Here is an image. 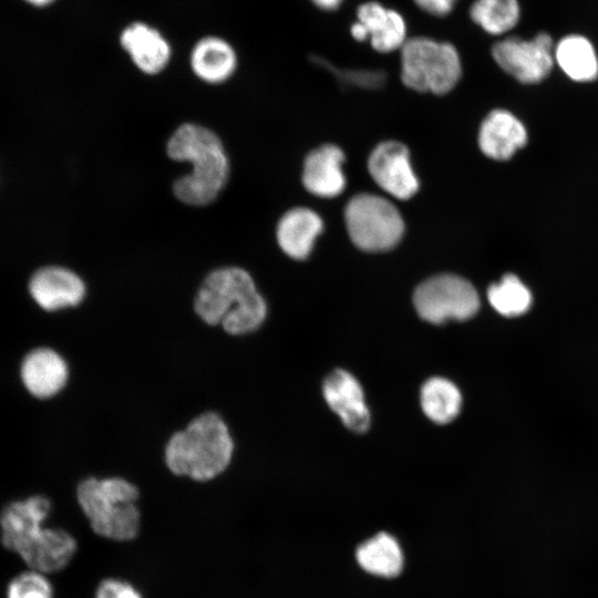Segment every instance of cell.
Here are the masks:
<instances>
[{"label": "cell", "mask_w": 598, "mask_h": 598, "mask_svg": "<svg viewBox=\"0 0 598 598\" xmlns=\"http://www.w3.org/2000/svg\"><path fill=\"white\" fill-rule=\"evenodd\" d=\"M192 308L203 323L220 328L230 337L257 332L268 316L267 302L252 276L238 266L208 272L193 296Z\"/></svg>", "instance_id": "cell-1"}, {"label": "cell", "mask_w": 598, "mask_h": 598, "mask_svg": "<svg viewBox=\"0 0 598 598\" xmlns=\"http://www.w3.org/2000/svg\"><path fill=\"white\" fill-rule=\"evenodd\" d=\"M235 452L236 442L227 421L220 413L207 410L168 437L163 460L173 476L209 483L226 474Z\"/></svg>", "instance_id": "cell-2"}, {"label": "cell", "mask_w": 598, "mask_h": 598, "mask_svg": "<svg viewBox=\"0 0 598 598\" xmlns=\"http://www.w3.org/2000/svg\"><path fill=\"white\" fill-rule=\"evenodd\" d=\"M166 152L169 158L192 165L190 173L173 185L182 203L204 206L218 196L227 182L229 163L220 138L213 131L184 123L169 137Z\"/></svg>", "instance_id": "cell-3"}, {"label": "cell", "mask_w": 598, "mask_h": 598, "mask_svg": "<svg viewBox=\"0 0 598 598\" xmlns=\"http://www.w3.org/2000/svg\"><path fill=\"white\" fill-rule=\"evenodd\" d=\"M140 488L123 475H89L75 488L76 503L92 530L113 542H130L141 528Z\"/></svg>", "instance_id": "cell-4"}, {"label": "cell", "mask_w": 598, "mask_h": 598, "mask_svg": "<svg viewBox=\"0 0 598 598\" xmlns=\"http://www.w3.org/2000/svg\"><path fill=\"white\" fill-rule=\"evenodd\" d=\"M401 50V80L417 92L445 94L458 82L462 73L454 45L425 37L406 39Z\"/></svg>", "instance_id": "cell-5"}, {"label": "cell", "mask_w": 598, "mask_h": 598, "mask_svg": "<svg viewBox=\"0 0 598 598\" xmlns=\"http://www.w3.org/2000/svg\"><path fill=\"white\" fill-rule=\"evenodd\" d=\"M344 221L352 243L367 251L393 248L404 231L398 208L386 198L374 194L353 196L346 206Z\"/></svg>", "instance_id": "cell-6"}, {"label": "cell", "mask_w": 598, "mask_h": 598, "mask_svg": "<svg viewBox=\"0 0 598 598\" xmlns=\"http://www.w3.org/2000/svg\"><path fill=\"white\" fill-rule=\"evenodd\" d=\"M417 315L427 322L466 320L475 316L480 298L474 286L464 278L443 274L420 283L413 295Z\"/></svg>", "instance_id": "cell-7"}, {"label": "cell", "mask_w": 598, "mask_h": 598, "mask_svg": "<svg viewBox=\"0 0 598 598\" xmlns=\"http://www.w3.org/2000/svg\"><path fill=\"white\" fill-rule=\"evenodd\" d=\"M496 63L522 83H537L550 72L554 63L553 41L547 33L532 40L511 37L492 48Z\"/></svg>", "instance_id": "cell-8"}, {"label": "cell", "mask_w": 598, "mask_h": 598, "mask_svg": "<svg viewBox=\"0 0 598 598\" xmlns=\"http://www.w3.org/2000/svg\"><path fill=\"white\" fill-rule=\"evenodd\" d=\"M368 169L373 181L395 198L409 199L419 189L409 150L400 142L386 141L377 145L369 156Z\"/></svg>", "instance_id": "cell-9"}, {"label": "cell", "mask_w": 598, "mask_h": 598, "mask_svg": "<svg viewBox=\"0 0 598 598\" xmlns=\"http://www.w3.org/2000/svg\"><path fill=\"white\" fill-rule=\"evenodd\" d=\"M51 511V501L40 494L8 503L0 513L2 546L17 555L45 526Z\"/></svg>", "instance_id": "cell-10"}, {"label": "cell", "mask_w": 598, "mask_h": 598, "mask_svg": "<svg viewBox=\"0 0 598 598\" xmlns=\"http://www.w3.org/2000/svg\"><path fill=\"white\" fill-rule=\"evenodd\" d=\"M29 291L35 303L48 312L80 306L86 296L83 279L62 266H45L31 277Z\"/></svg>", "instance_id": "cell-11"}, {"label": "cell", "mask_w": 598, "mask_h": 598, "mask_svg": "<svg viewBox=\"0 0 598 598\" xmlns=\"http://www.w3.org/2000/svg\"><path fill=\"white\" fill-rule=\"evenodd\" d=\"M120 45L134 65L145 74L162 72L171 61L172 45L154 25L144 21L126 24L120 33Z\"/></svg>", "instance_id": "cell-12"}, {"label": "cell", "mask_w": 598, "mask_h": 598, "mask_svg": "<svg viewBox=\"0 0 598 598\" xmlns=\"http://www.w3.org/2000/svg\"><path fill=\"white\" fill-rule=\"evenodd\" d=\"M78 550L74 536L59 527H42L17 554L28 568L45 575L66 568Z\"/></svg>", "instance_id": "cell-13"}, {"label": "cell", "mask_w": 598, "mask_h": 598, "mask_svg": "<svg viewBox=\"0 0 598 598\" xmlns=\"http://www.w3.org/2000/svg\"><path fill=\"white\" fill-rule=\"evenodd\" d=\"M20 373L29 393L38 399H50L66 386L70 368L58 351L41 347L33 349L23 358Z\"/></svg>", "instance_id": "cell-14"}, {"label": "cell", "mask_w": 598, "mask_h": 598, "mask_svg": "<svg viewBox=\"0 0 598 598\" xmlns=\"http://www.w3.org/2000/svg\"><path fill=\"white\" fill-rule=\"evenodd\" d=\"M323 396L349 430L363 433L369 429L370 413L363 391L352 374L341 369L331 372L323 382Z\"/></svg>", "instance_id": "cell-15"}, {"label": "cell", "mask_w": 598, "mask_h": 598, "mask_svg": "<svg viewBox=\"0 0 598 598\" xmlns=\"http://www.w3.org/2000/svg\"><path fill=\"white\" fill-rule=\"evenodd\" d=\"M344 154L340 147L326 144L310 152L303 163L302 183L308 192L319 197H334L346 186L342 171Z\"/></svg>", "instance_id": "cell-16"}, {"label": "cell", "mask_w": 598, "mask_h": 598, "mask_svg": "<svg viewBox=\"0 0 598 598\" xmlns=\"http://www.w3.org/2000/svg\"><path fill=\"white\" fill-rule=\"evenodd\" d=\"M238 58L234 47L216 34L199 38L189 54L193 73L203 82L219 84L227 81L236 71Z\"/></svg>", "instance_id": "cell-17"}, {"label": "cell", "mask_w": 598, "mask_h": 598, "mask_svg": "<svg viewBox=\"0 0 598 598\" xmlns=\"http://www.w3.org/2000/svg\"><path fill=\"white\" fill-rule=\"evenodd\" d=\"M527 141L524 125L509 112L495 110L482 122L478 133L481 151L488 157L503 161Z\"/></svg>", "instance_id": "cell-18"}, {"label": "cell", "mask_w": 598, "mask_h": 598, "mask_svg": "<svg viewBox=\"0 0 598 598\" xmlns=\"http://www.w3.org/2000/svg\"><path fill=\"white\" fill-rule=\"evenodd\" d=\"M322 228L323 223L317 213L307 207H295L279 219L276 237L287 256L302 260L311 252Z\"/></svg>", "instance_id": "cell-19"}, {"label": "cell", "mask_w": 598, "mask_h": 598, "mask_svg": "<svg viewBox=\"0 0 598 598\" xmlns=\"http://www.w3.org/2000/svg\"><path fill=\"white\" fill-rule=\"evenodd\" d=\"M357 18L378 52L388 53L401 49L406 41L405 21L395 10L369 1L358 8Z\"/></svg>", "instance_id": "cell-20"}, {"label": "cell", "mask_w": 598, "mask_h": 598, "mask_svg": "<svg viewBox=\"0 0 598 598\" xmlns=\"http://www.w3.org/2000/svg\"><path fill=\"white\" fill-rule=\"evenodd\" d=\"M355 558L363 570L378 577H395L403 568L401 546L388 533L377 534L359 545Z\"/></svg>", "instance_id": "cell-21"}, {"label": "cell", "mask_w": 598, "mask_h": 598, "mask_svg": "<svg viewBox=\"0 0 598 598\" xmlns=\"http://www.w3.org/2000/svg\"><path fill=\"white\" fill-rule=\"evenodd\" d=\"M555 59L560 69L578 82L592 81L598 75V60L590 41L578 34L563 38L556 49Z\"/></svg>", "instance_id": "cell-22"}, {"label": "cell", "mask_w": 598, "mask_h": 598, "mask_svg": "<svg viewBox=\"0 0 598 598\" xmlns=\"http://www.w3.org/2000/svg\"><path fill=\"white\" fill-rule=\"evenodd\" d=\"M421 405L426 416L435 423L445 424L460 413L462 396L450 380L435 377L429 379L421 389Z\"/></svg>", "instance_id": "cell-23"}, {"label": "cell", "mask_w": 598, "mask_h": 598, "mask_svg": "<svg viewBox=\"0 0 598 598\" xmlns=\"http://www.w3.org/2000/svg\"><path fill=\"white\" fill-rule=\"evenodd\" d=\"M472 20L489 34H502L519 19L517 0H476L471 9Z\"/></svg>", "instance_id": "cell-24"}, {"label": "cell", "mask_w": 598, "mask_h": 598, "mask_svg": "<svg viewBox=\"0 0 598 598\" xmlns=\"http://www.w3.org/2000/svg\"><path fill=\"white\" fill-rule=\"evenodd\" d=\"M491 306L506 317L525 313L532 305V293L519 278L512 274L505 275L499 282L487 290Z\"/></svg>", "instance_id": "cell-25"}, {"label": "cell", "mask_w": 598, "mask_h": 598, "mask_svg": "<svg viewBox=\"0 0 598 598\" xmlns=\"http://www.w3.org/2000/svg\"><path fill=\"white\" fill-rule=\"evenodd\" d=\"M48 576L27 568L8 582L6 598H54V587Z\"/></svg>", "instance_id": "cell-26"}, {"label": "cell", "mask_w": 598, "mask_h": 598, "mask_svg": "<svg viewBox=\"0 0 598 598\" xmlns=\"http://www.w3.org/2000/svg\"><path fill=\"white\" fill-rule=\"evenodd\" d=\"M313 62L328 69L342 83L357 87L378 89L379 86L383 85L386 78L382 71L337 69L323 58L319 56H315Z\"/></svg>", "instance_id": "cell-27"}, {"label": "cell", "mask_w": 598, "mask_h": 598, "mask_svg": "<svg viewBox=\"0 0 598 598\" xmlns=\"http://www.w3.org/2000/svg\"><path fill=\"white\" fill-rule=\"evenodd\" d=\"M94 598H142V595L126 580L107 578L99 584Z\"/></svg>", "instance_id": "cell-28"}, {"label": "cell", "mask_w": 598, "mask_h": 598, "mask_svg": "<svg viewBox=\"0 0 598 598\" xmlns=\"http://www.w3.org/2000/svg\"><path fill=\"white\" fill-rule=\"evenodd\" d=\"M415 4L429 14L442 17L448 14L456 0H413Z\"/></svg>", "instance_id": "cell-29"}, {"label": "cell", "mask_w": 598, "mask_h": 598, "mask_svg": "<svg viewBox=\"0 0 598 598\" xmlns=\"http://www.w3.org/2000/svg\"><path fill=\"white\" fill-rule=\"evenodd\" d=\"M317 7L323 10L337 9L343 0H311Z\"/></svg>", "instance_id": "cell-30"}, {"label": "cell", "mask_w": 598, "mask_h": 598, "mask_svg": "<svg viewBox=\"0 0 598 598\" xmlns=\"http://www.w3.org/2000/svg\"><path fill=\"white\" fill-rule=\"evenodd\" d=\"M25 1L37 7H43V6L51 4L54 0H25Z\"/></svg>", "instance_id": "cell-31"}]
</instances>
